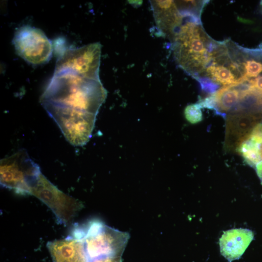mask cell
Segmentation results:
<instances>
[{"label": "cell", "instance_id": "1", "mask_svg": "<svg viewBox=\"0 0 262 262\" xmlns=\"http://www.w3.org/2000/svg\"><path fill=\"white\" fill-rule=\"evenodd\" d=\"M106 96L100 79L88 78L70 68L55 67L40 100L43 107L97 115Z\"/></svg>", "mask_w": 262, "mask_h": 262}, {"label": "cell", "instance_id": "2", "mask_svg": "<svg viewBox=\"0 0 262 262\" xmlns=\"http://www.w3.org/2000/svg\"><path fill=\"white\" fill-rule=\"evenodd\" d=\"M188 18L173 36L172 49L179 66L196 79L208 64L213 40L203 30L200 18Z\"/></svg>", "mask_w": 262, "mask_h": 262}, {"label": "cell", "instance_id": "3", "mask_svg": "<svg viewBox=\"0 0 262 262\" xmlns=\"http://www.w3.org/2000/svg\"><path fill=\"white\" fill-rule=\"evenodd\" d=\"M82 227L88 262L105 257H121L130 239L128 232L112 228L96 219Z\"/></svg>", "mask_w": 262, "mask_h": 262}, {"label": "cell", "instance_id": "4", "mask_svg": "<svg viewBox=\"0 0 262 262\" xmlns=\"http://www.w3.org/2000/svg\"><path fill=\"white\" fill-rule=\"evenodd\" d=\"M41 173L40 167L25 149L0 160V185L17 194L31 195V189Z\"/></svg>", "mask_w": 262, "mask_h": 262}, {"label": "cell", "instance_id": "5", "mask_svg": "<svg viewBox=\"0 0 262 262\" xmlns=\"http://www.w3.org/2000/svg\"><path fill=\"white\" fill-rule=\"evenodd\" d=\"M31 195L45 204L57 221L65 226L69 225L83 208L81 201L61 191L42 173L32 187Z\"/></svg>", "mask_w": 262, "mask_h": 262}, {"label": "cell", "instance_id": "6", "mask_svg": "<svg viewBox=\"0 0 262 262\" xmlns=\"http://www.w3.org/2000/svg\"><path fill=\"white\" fill-rule=\"evenodd\" d=\"M13 43L17 55L31 64H45L51 57L52 43L38 28L30 25L20 27L14 33Z\"/></svg>", "mask_w": 262, "mask_h": 262}, {"label": "cell", "instance_id": "7", "mask_svg": "<svg viewBox=\"0 0 262 262\" xmlns=\"http://www.w3.org/2000/svg\"><path fill=\"white\" fill-rule=\"evenodd\" d=\"M44 109L71 145L82 146L88 141L94 127L96 115L51 107Z\"/></svg>", "mask_w": 262, "mask_h": 262}, {"label": "cell", "instance_id": "8", "mask_svg": "<svg viewBox=\"0 0 262 262\" xmlns=\"http://www.w3.org/2000/svg\"><path fill=\"white\" fill-rule=\"evenodd\" d=\"M101 52L99 42L66 49L58 58L55 67L70 68L88 78L99 79Z\"/></svg>", "mask_w": 262, "mask_h": 262}, {"label": "cell", "instance_id": "9", "mask_svg": "<svg viewBox=\"0 0 262 262\" xmlns=\"http://www.w3.org/2000/svg\"><path fill=\"white\" fill-rule=\"evenodd\" d=\"M261 121L257 117L246 114L230 113L226 125L225 147L236 150L247 139L254 127Z\"/></svg>", "mask_w": 262, "mask_h": 262}, {"label": "cell", "instance_id": "10", "mask_svg": "<svg viewBox=\"0 0 262 262\" xmlns=\"http://www.w3.org/2000/svg\"><path fill=\"white\" fill-rule=\"evenodd\" d=\"M157 30L163 36L172 39L180 26L182 18L175 1L150 0Z\"/></svg>", "mask_w": 262, "mask_h": 262}, {"label": "cell", "instance_id": "11", "mask_svg": "<svg viewBox=\"0 0 262 262\" xmlns=\"http://www.w3.org/2000/svg\"><path fill=\"white\" fill-rule=\"evenodd\" d=\"M47 247L52 262H88L83 239L70 235L48 242Z\"/></svg>", "mask_w": 262, "mask_h": 262}, {"label": "cell", "instance_id": "12", "mask_svg": "<svg viewBox=\"0 0 262 262\" xmlns=\"http://www.w3.org/2000/svg\"><path fill=\"white\" fill-rule=\"evenodd\" d=\"M253 232L246 229H235L224 232L220 239L221 254L229 262L243 254L253 239Z\"/></svg>", "mask_w": 262, "mask_h": 262}, {"label": "cell", "instance_id": "13", "mask_svg": "<svg viewBox=\"0 0 262 262\" xmlns=\"http://www.w3.org/2000/svg\"><path fill=\"white\" fill-rule=\"evenodd\" d=\"M215 101V109L221 114L231 112L239 99V93L232 86H223L213 93Z\"/></svg>", "mask_w": 262, "mask_h": 262}, {"label": "cell", "instance_id": "14", "mask_svg": "<svg viewBox=\"0 0 262 262\" xmlns=\"http://www.w3.org/2000/svg\"><path fill=\"white\" fill-rule=\"evenodd\" d=\"M261 145L248 138L240 145L237 151L241 155L249 165L253 167L256 166L261 161L260 153Z\"/></svg>", "mask_w": 262, "mask_h": 262}, {"label": "cell", "instance_id": "15", "mask_svg": "<svg viewBox=\"0 0 262 262\" xmlns=\"http://www.w3.org/2000/svg\"><path fill=\"white\" fill-rule=\"evenodd\" d=\"M186 119L192 124H196L202 120L201 108L197 103L188 105L185 109Z\"/></svg>", "mask_w": 262, "mask_h": 262}, {"label": "cell", "instance_id": "16", "mask_svg": "<svg viewBox=\"0 0 262 262\" xmlns=\"http://www.w3.org/2000/svg\"><path fill=\"white\" fill-rule=\"evenodd\" d=\"M259 145H262V124H257L252 130L248 138Z\"/></svg>", "mask_w": 262, "mask_h": 262}, {"label": "cell", "instance_id": "17", "mask_svg": "<svg viewBox=\"0 0 262 262\" xmlns=\"http://www.w3.org/2000/svg\"><path fill=\"white\" fill-rule=\"evenodd\" d=\"M89 262H122L121 257H105L96 259Z\"/></svg>", "mask_w": 262, "mask_h": 262}, {"label": "cell", "instance_id": "18", "mask_svg": "<svg viewBox=\"0 0 262 262\" xmlns=\"http://www.w3.org/2000/svg\"><path fill=\"white\" fill-rule=\"evenodd\" d=\"M257 175L262 184V161L257 164L256 166Z\"/></svg>", "mask_w": 262, "mask_h": 262}, {"label": "cell", "instance_id": "19", "mask_svg": "<svg viewBox=\"0 0 262 262\" xmlns=\"http://www.w3.org/2000/svg\"><path fill=\"white\" fill-rule=\"evenodd\" d=\"M260 153H261V158L262 159V145L261 146Z\"/></svg>", "mask_w": 262, "mask_h": 262}]
</instances>
